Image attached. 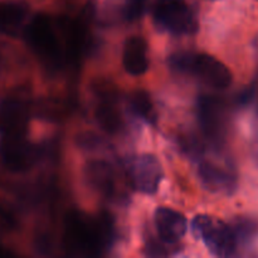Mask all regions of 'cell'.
<instances>
[{"label": "cell", "mask_w": 258, "mask_h": 258, "mask_svg": "<svg viewBox=\"0 0 258 258\" xmlns=\"http://www.w3.org/2000/svg\"><path fill=\"white\" fill-rule=\"evenodd\" d=\"M0 156L8 170L24 173L34 165L39 158V150L27 140V136H3Z\"/></svg>", "instance_id": "8992f818"}, {"label": "cell", "mask_w": 258, "mask_h": 258, "mask_svg": "<svg viewBox=\"0 0 258 258\" xmlns=\"http://www.w3.org/2000/svg\"><path fill=\"white\" fill-rule=\"evenodd\" d=\"M198 174L202 184L211 191L231 193L236 186V176L211 161H202L199 164Z\"/></svg>", "instance_id": "5bb4252c"}, {"label": "cell", "mask_w": 258, "mask_h": 258, "mask_svg": "<svg viewBox=\"0 0 258 258\" xmlns=\"http://www.w3.org/2000/svg\"><path fill=\"white\" fill-rule=\"evenodd\" d=\"M29 5L23 0L0 2V32L15 37L27 27Z\"/></svg>", "instance_id": "8fae6325"}, {"label": "cell", "mask_w": 258, "mask_h": 258, "mask_svg": "<svg viewBox=\"0 0 258 258\" xmlns=\"http://www.w3.org/2000/svg\"><path fill=\"white\" fill-rule=\"evenodd\" d=\"M198 120L204 135L219 144L227 133V108L213 96H202L198 102Z\"/></svg>", "instance_id": "52a82bcc"}, {"label": "cell", "mask_w": 258, "mask_h": 258, "mask_svg": "<svg viewBox=\"0 0 258 258\" xmlns=\"http://www.w3.org/2000/svg\"><path fill=\"white\" fill-rule=\"evenodd\" d=\"M159 238L168 243L178 244L188 231V221L178 211L166 207H159L154 216Z\"/></svg>", "instance_id": "30bf717a"}, {"label": "cell", "mask_w": 258, "mask_h": 258, "mask_svg": "<svg viewBox=\"0 0 258 258\" xmlns=\"http://www.w3.org/2000/svg\"><path fill=\"white\" fill-rule=\"evenodd\" d=\"M35 247L40 254H48L52 249V243H50V237L45 233H40L35 239Z\"/></svg>", "instance_id": "ffe728a7"}, {"label": "cell", "mask_w": 258, "mask_h": 258, "mask_svg": "<svg viewBox=\"0 0 258 258\" xmlns=\"http://www.w3.org/2000/svg\"><path fill=\"white\" fill-rule=\"evenodd\" d=\"M169 66L180 73L191 75L216 90H226L233 77L224 63L206 53L179 52L170 55Z\"/></svg>", "instance_id": "3957f363"}, {"label": "cell", "mask_w": 258, "mask_h": 258, "mask_svg": "<svg viewBox=\"0 0 258 258\" xmlns=\"http://www.w3.org/2000/svg\"><path fill=\"white\" fill-rule=\"evenodd\" d=\"M164 178V170L158 158L143 154L133 161L130 179L134 186L144 194H155Z\"/></svg>", "instance_id": "9c48e42d"}, {"label": "cell", "mask_w": 258, "mask_h": 258, "mask_svg": "<svg viewBox=\"0 0 258 258\" xmlns=\"http://www.w3.org/2000/svg\"><path fill=\"white\" fill-rule=\"evenodd\" d=\"M254 86V101H256V111H257V117H258V78L256 82L253 83Z\"/></svg>", "instance_id": "7402d4cb"}, {"label": "cell", "mask_w": 258, "mask_h": 258, "mask_svg": "<svg viewBox=\"0 0 258 258\" xmlns=\"http://www.w3.org/2000/svg\"><path fill=\"white\" fill-rule=\"evenodd\" d=\"M130 108L134 115L148 123H155L156 112L149 93L145 91H135L130 96Z\"/></svg>", "instance_id": "2e32d148"}, {"label": "cell", "mask_w": 258, "mask_h": 258, "mask_svg": "<svg viewBox=\"0 0 258 258\" xmlns=\"http://www.w3.org/2000/svg\"><path fill=\"white\" fill-rule=\"evenodd\" d=\"M153 17L161 30L173 35H190L198 30L196 14L183 0H156Z\"/></svg>", "instance_id": "5b68a950"}, {"label": "cell", "mask_w": 258, "mask_h": 258, "mask_svg": "<svg viewBox=\"0 0 258 258\" xmlns=\"http://www.w3.org/2000/svg\"><path fill=\"white\" fill-rule=\"evenodd\" d=\"M176 249V244L168 243V242L160 239L159 242L151 241L146 246V253L148 256L151 257H159V256H169L173 253Z\"/></svg>", "instance_id": "e0dca14e"}, {"label": "cell", "mask_w": 258, "mask_h": 258, "mask_svg": "<svg viewBox=\"0 0 258 258\" xmlns=\"http://www.w3.org/2000/svg\"><path fill=\"white\" fill-rule=\"evenodd\" d=\"M102 102L96 107L95 117L100 127L107 134H117L122 128V118L115 107L113 97H102Z\"/></svg>", "instance_id": "9a60e30c"}, {"label": "cell", "mask_w": 258, "mask_h": 258, "mask_svg": "<svg viewBox=\"0 0 258 258\" xmlns=\"http://www.w3.org/2000/svg\"><path fill=\"white\" fill-rule=\"evenodd\" d=\"M14 257H17V254H15L14 252L5 248V247L0 246V258H14Z\"/></svg>", "instance_id": "44dd1931"}, {"label": "cell", "mask_w": 258, "mask_h": 258, "mask_svg": "<svg viewBox=\"0 0 258 258\" xmlns=\"http://www.w3.org/2000/svg\"><path fill=\"white\" fill-rule=\"evenodd\" d=\"M86 179L92 189L105 197H113L117 188V175L105 160H91L86 165Z\"/></svg>", "instance_id": "7c38bea8"}, {"label": "cell", "mask_w": 258, "mask_h": 258, "mask_svg": "<svg viewBox=\"0 0 258 258\" xmlns=\"http://www.w3.org/2000/svg\"><path fill=\"white\" fill-rule=\"evenodd\" d=\"M146 0H127L125 7V17L128 20H136L144 14Z\"/></svg>", "instance_id": "ac0fdd59"}, {"label": "cell", "mask_w": 258, "mask_h": 258, "mask_svg": "<svg viewBox=\"0 0 258 258\" xmlns=\"http://www.w3.org/2000/svg\"><path fill=\"white\" fill-rule=\"evenodd\" d=\"M115 239L112 219L107 214L90 217L72 211L64 219L63 243L68 254L97 257L107 251Z\"/></svg>", "instance_id": "6da1fadb"}, {"label": "cell", "mask_w": 258, "mask_h": 258, "mask_svg": "<svg viewBox=\"0 0 258 258\" xmlns=\"http://www.w3.org/2000/svg\"><path fill=\"white\" fill-rule=\"evenodd\" d=\"M25 38L43 66L50 72H58L67 66L64 42L58 20L39 13L28 22Z\"/></svg>", "instance_id": "7a4b0ae2"}, {"label": "cell", "mask_w": 258, "mask_h": 258, "mask_svg": "<svg viewBox=\"0 0 258 258\" xmlns=\"http://www.w3.org/2000/svg\"><path fill=\"white\" fill-rule=\"evenodd\" d=\"M122 64L131 76L144 75L149 70L148 43L143 37L134 35L126 40L122 52Z\"/></svg>", "instance_id": "4fadbf2b"}, {"label": "cell", "mask_w": 258, "mask_h": 258, "mask_svg": "<svg viewBox=\"0 0 258 258\" xmlns=\"http://www.w3.org/2000/svg\"><path fill=\"white\" fill-rule=\"evenodd\" d=\"M77 144L80 148L87 150H96L101 146V139L92 133H86L77 138Z\"/></svg>", "instance_id": "d6986e66"}, {"label": "cell", "mask_w": 258, "mask_h": 258, "mask_svg": "<svg viewBox=\"0 0 258 258\" xmlns=\"http://www.w3.org/2000/svg\"><path fill=\"white\" fill-rule=\"evenodd\" d=\"M191 231L197 238L202 239L213 256H234L238 248L239 238L236 229L219 219L199 214L191 222Z\"/></svg>", "instance_id": "277c9868"}, {"label": "cell", "mask_w": 258, "mask_h": 258, "mask_svg": "<svg viewBox=\"0 0 258 258\" xmlns=\"http://www.w3.org/2000/svg\"><path fill=\"white\" fill-rule=\"evenodd\" d=\"M30 106L19 95L5 97L0 103V128L3 136H27Z\"/></svg>", "instance_id": "ba28073f"}]
</instances>
